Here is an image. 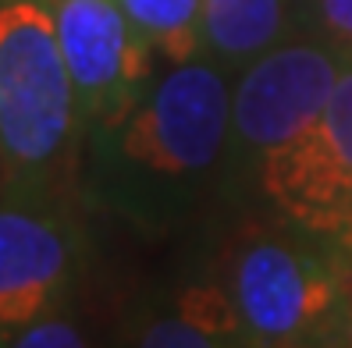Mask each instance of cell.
Returning a JSON list of instances; mask_svg holds the SVG:
<instances>
[{"label": "cell", "mask_w": 352, "mask_h": 348, "mask_svg": "<svg viewBox=\"0 0 352 348\" xmlns=\"http://www.w3.org/2000/svg\"><path fill=\"white\" fill-rule=\"evenodd\" d=\"M232 78L210 57L160 65L121 111L86 128L78 185L86 202L160 235L228 189Z\"/></svg>", "instance_id": "cell-1"}, {"label": "cell", "mask_w": 352, "mask_h": 348, "mask_svg": "<svg viewBox=\"0 0 352 348\" xmlns=\"http://www.w3.org/2000/svg\"><path fill=\"white\" fill-rule=\"evenodd\" d=\"M82 114L47 0H0V185L65 189Z\"/></svg>", "instance_id": "cell-2"}, {"label": "cell", "mask_w": 352, "mask_h": 348, "mask_svg": "<svg viewBox=\"0 0 352 348\" xmlns=\"http://www.w3.org/2000/svg\"><path fill=\"white\" fill-rule=\"evenodd\" d=\"M232 292L245 345H345V302L335 245L292 224L245 231L214 263Z\"/></svg>", "instance_id": "cell-3"}, {"label": "cell", "mask_w": 352, "mask_h": 348, "mask_svg": "<svg viewBox=\"0 0 352 348\" xmlns=\"http://www.w3.org/2000/svg\"><path fill=\"white\" fill-rule=\"evenodd\" d=\"M349 65L331 43L296 32L232 78L228 189H253L260 160L314 125Z\"/></svg>", "instance_id": "cell-4"}, {"label": "cell", "mask_w": 352, "mask_h": 348, "mask_svg": "<svg viewBox=\"0 0 352 348\" xmlns=\"http://www.w3.org/2000/svg\"><path fill=\"white\" fill-rule=\"evenodd\" d=\"M82 256L86 238L65 189L0 185V345L65 310Z\"/></svg>", "instance_id": "cell-5"}, {"label": "cell", "mask_w": 352, "mask_h": 348, "mask_svg": "<svg viewBox=\"0 0 352 348\" xmlns=\"http://www.w3.org/2000/svg\"><path fill=\"white\" fill-rule=\"evenodd\" d=\"M253 192L281 224L338 249L352 245V65L314 125L260 160Z\"/></svg>", "instance_id": "cell-6"}, {"label": "cell", "mask_w": 352, "mask_h": 348, "mask_svg": "<svg viewBox=\"0 0 352 348\" xmlns=\"http://www.w3.org/2000/svg\"><path fill=\"white\" fill-rule=\"evenodd\" d=\"M75 82L82 128L121 111L157 75L160 60L132 29L121 0H47Z\"/></svg>", "instance_id": "cell-7"}, {"label": "cell", "mask_w": 352, "mask_h": 348, "mask_svg": "<svg viewBox=\"0 0 352 348\" xmlns=\"http://www.w3.org/2000/svg\"><path fill=\"white\" fill-rule=\"evenodd\" d=\"M121 341L150 348H217L245 345L242 320L217 270L175 284L160 299L135 305Z\"/></svg>", "instance_id": "cell-8"}, {"label": "cell", "mask_w": 352, "mask_h": 348, "mask_svg": "<svg viewBox=\"0 0 352 348\" xmlns=\"http://www.w3.org/2000/svg\"><path fill=\"white\" fill-rule=\"evenodd\" d=\"M203 57L235 78L245 65L296 36V0H203Z\"/></svg>", "instance_id": "cell-9"}, {"label": "cell", "mask_w": 352, "mask_h": 348, "mask_svg": "<svg viewBox=\"0 0 352 348\" xmlns=\"http://www.w3.org/2000/svg\"><path fill=\"white\" fill-rule=\"evenodd\" d=\"M121 8L160 65H182L203 54V0H121Z\"/></svg>", "instance_id": "cell-10"}, {"label": "cell", "mask_w": 352, "mask_h": 348, "mask_svg": "<svg viewBox=\"0 0 352 348\" xmlns=\"http://www.w3.org/2000/svg\"><path fill=\"white\" fill-rule=\"evenodd\" d=\"M296 25L352 57V0H296Z\"/></svg>", "instance_id": "cell-11"}, {"label": "cell", "mask_w": 352, "mask_h": 348, "mask_svg": "<svg viewBox=\"0 0 352 348\" xmlns=\"http://www.w3.org/2000/svg\"><path fill=\"white\" fill-rule=\"evenodd\" d=\"M86 331L65 316V310H57V313H47V316H39L32 320L29 327H22L11 345H22V348H78V345H86Z\"/></svg>", "instance_id": "cell-12"}, {"label": "cell", "mask_w": 352, "mask_h": 348, "mask_svg": "<svg viewBox=\"0 0 352 348\" xmlns=\"http://www.w3.org/2000/svg\"><path fill=\"white\" fill-rule=\"evenodd\" d=\"M338 256V281H342V302H345V345H352V245H335Z\"/></svg>", "instance_id": "cell-13"}]
</instances>
